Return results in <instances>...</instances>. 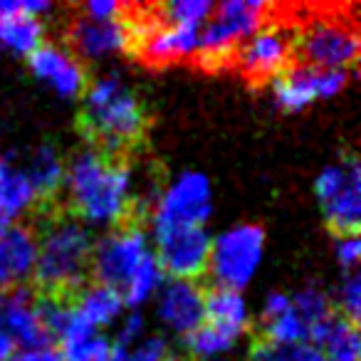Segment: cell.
Returning a JSON list of instances; mask_svg holds the SVG:
<instances>
[{"label": "cell", "instance_id": "17", "mask_svg": "<svg viewBox=\"0 0 361 361\" xmlns=\"http://www.w3.org/2000/svg\"><path fill=\"white\" fill-rule=\"evenodd\" d=\"M3 319L16 349H40V346H55L45 334L37 317L35 290L30 287H16L3 295Z\"/></svg>", "mask_w": 361, "mask_h": 361}, {"label": "cell", "instance_id": "9", "mask_svg": "<svg viewBox=\"0 0 361 361\" xmlns=\"http://www.w3.org/2000/svg\"><path fill=\"white\" fill-rule=\"evenodd\" d=\"M213 213L211 180L201 171H183L156 193L151 226H206Z\"/></svg>", "mask_w": 361, "mask_h": 361}, {"label": "cell", "instance_id": "28", "mask_svg": "<svg viewBox=\"0 0 361 361\" xmlns=\"http://www.w3.org/2000/svg\"><path fill=\"white\" fill-rule=\"evenodd\" d=\"M169 359V341L161 334L146 331L144 336L134 341H111L109 361H166Z\"/></svg>", "mask_w": 361, "mask_h": 361}, {"label": "cell", "instance_id": "21", "mask_svg": "<svg viewBox=\"0 0 361 361\" xmlns=\"http://www.w3.org/2000/svg\"><path fill=\"white\" fill-rule=\"evenodd\" d=\"M20 159L23 166H25L27 178H30L32 188L37 193V201L45 203L57 198V193L65 186V169H67L62 156L52 146L42 144L30 149L27 154H20Z\"/></svg>", "mask_w": 361, "mask_h": 361}, {"label": "cell", "instance_id": "4", "mask_svg": "<svg viewBox=\"0 0 361 361\" xmlns=\"http://www.w3.org/2000/svg\"><path fill=\"white\" fill-rule=\"evenodd\" d=\"M272 13L270 3L262 0H226L216 6L213 16L201 27L198 37V60L203 65H223L231 62L235 50L262 25Z\"/></svg>", "mask_w": 361, "mask_h": 361}, {"label": "cell", "instance_id": "6", "mask_svg": "<svg viewBox=\"0 0 361 361\" xmlns=\"http://www.w3.org/2000/svg\"><path fill=\"white\" fill-rule=\"evenodd\" d=\"M292 57L302 67L351 72L359 60V30L344 18H314L292 40Z\"/></svg>", "mask_w": 361, "mask_h": 361}, {"label": "cell", "instance_id": "33", "mask_svg": "<svg viewBox=\"0 0 361 361\" xmlns=\"http://www.w3.org/2000/svg\"><path fill=\"white\" fill-rule=\"evenodd\" d=\"M339 314L359 324L361 317V277L359 272H346L339 285Z\"/></svg>", "mask_w": 361, "mask_h": 361}, {"label": "cell", "instance_id": "31", "mask_svg": "<svg viewBox=\"0 0 361 361\" xmlns=\"http://www.w3.org/2000/svg\"><path fill=\"white\" fill-rule=\"evenodd\" d=\"M60 361H109L111 356V339L104 334L77 336V339L60 341Z\"/></svg>", "mask_w": 361, "mask_h": 361}, {"label": "cell", "instance_id": "13", "mask_svg": "<svg viewBox=\"0 0 361 361\" xmlns=\"http://www.w3.org/2000/svg\"><path fill=\"white\" fill-rule=\"evenodd\" d=\"M154 300L161 324L178 336H188L206 322V290L198 280H166Z\"/></svg>", "mask_w": 361, "mask_h": 361}, {"label": "cell", "instance_id": "27", "mask_svg": "<svg viewBox=\"0 0 361 361\" xmlns=\"http://www.w3.org/2000/svg\"><path fill=\"white\" fill-rule=\"evenodd\" d=\"M262 341L275 344V346L310 344V326H307V322L290 307L285 314L262 322Z\"/></svg>", "mask_w": 361, "mask_h": 361}, {"label": "cell", "instance_id": "40", "mask_svg": "<svg viewBox=\"0 0 361 361\" xmlns=\"http://www.w3.org/2000/svg\"><path fill=\"white\" fill-rule=\"evenodd\" d=\"M166 361H178V359H173V356H169V359H166Z\"/></svg>", "mask_w": 361, "mask_h": 361}, {"label": "cell", "instance_id": "22", "mask_svg": "<svg viewBox=\"0 0 361 361\" xmlns=\"http://www.w3.org/2000/svg\"><path fill=\"white\" fill-rule=\"evenodd\" d=\"M250 307L243 292L223 290V287H213L206 292V324H213L240 339L250 329Z\"/></svg>", "mask_w": 361, "mask_h": 361}, {"label": "cell", "instance_id": "19", "mask_svg": "<svg viewBox=\"0 0 361 361\" xmlns=\"http://www.w3.org/2000/svg\"><path fill=\"white\" fill-rule=\"evenodd\" d=\"M310 344L322 351L326 361H361V336L359 326L334 312L312 326Z\"/></svg>", "mask_w": 361, "mask_h": 361}, {"label": "cell", "instance_id": "3", "mask_svg": "<svg viewBox=\"0 0 361 361\" xmlns=\"http://www.w3.org/2000/svg\"><path fill=\"white\" fill-rule=\"evenodd\" d=\"M92 231L75 216L47 218L37 238V260L32 270L35 292L57 297H75L90 277Z\"/></svg>", "mask_w": 361, "mask_h": 361}, {"label": "cell", "instance_id": "14", "mask_svg": "<svg viewBox=\"0 0 361 361\" xmlns=\"http://www.w3.org/2000/svg\"><path fill=\"white\" fill-rule=\"evenodd\" d=\"M30 72L37 82L50 87L62 99H77L85 94L90 77L87 70L67 47L55 45V42H42L30 57H27Z\"/></svg>", "mask_w": 361, "mask_h": 361}, {"label": "cell", "instance_id": "7", "mask_svg": "<svg viewBox=\"0 0 361 361\" xmlns=\"http://www.w3.org/2000/svg\"><path fill=\"white\" fill-rule=\"evenodd\" d=\"M149 252L151 247L146 231L139 226V221H126L111 228L102 240L94 243L90 275L99 285L114 287L116 292H121Z\"/></svg>", "mask_w": 361, "mask_h": 361}, {"label": "cell", "instance_id": "24", "mask_svg": "<svg viewBox=\"0 0 361 361\" xmlns=\"http://www.w3.org/2000/svg\"><path fill=\"white\" fill-rule=\"evenodd\" d=\"M45 40V25L37 18L13 16L0 20V45L8 52L20 57H30Z\"/></svg>", "mask_w": 361, "mask_h": 361}, {"label": "cell", "instance_id": "5", "mask_svg": "<svg viewBox=\"0 0 361 361\" xmlns=\"http://www.w3.org/2000/svg\"><path fill=\"white\" fill-rule=\"evenodd\" d=\"M265 255V231L255 223H238L211 243L208 275L223 290L243 292L252 282Z\"/></svg>", "mask_w": 361, "mask_h": 361}, {"label": "cell", "instance_id": "26", "mask_svg": "<svg viewBox=\"0 0 361 361\" xmlns=\"http://www.w3.org/2000/svg\"><path fill=\"white\" fill-rule=\"evenodd\" d=\"M235 344L238 336L228 334V331L218 329L213 324H206V322L186 336V349L196 361H216L221 356L231 354Z\"/></svg>", "mask_w": 361, "mask_h": 361}, {"label": "cell", "instance_id": "29", "mask_svg": "<svg viewBox=\"0 0 361 361\" xmlns=\"http://www.w3.org/2000/svg\"><path fill=\"white\" fill-rule=\"evenodd\" d=\"M213 11H216V3L211 0H171L159 8V23L203 27L213 16Z\"/></svg>", "mask_w": 361, "mask_h": 361}, {"label": "cell", "instance_id": "23", "mask_svg": "<svg viewBox=\"0 0 361 361\" xmlns=\"http://www.w3.org/2000/svg\"><path fill=\"white\" fill-rule=\"evenodd\" d=\"M72 307H75L82 319H87L99 331L104 326H111L119 322L121 312H124V300H121V295L114 287L92 282V285H85L72 297Z\"/></svg>", "mask_w": 361, "mask_h": 361}, {"label": "cell", "instance_id": "20", "mask_svg": "<svg viewBox=\"0 0 361 361\" xmlns=\"http://www.w3.org/2000/svg\"><path fill=\"white\" fill-rule=\"evenodd\" d=\"M322 206L324 221L329 231L339 235H359V221H361V169L346 178V183L329 196Z\"/></svg>", "mask_w": 361, "mask_h": 361}, {"label": "cell", "instance_id": "15", "mask_svg": "<svg viewBox=\"0 0 361 361\" xmlns=\"http://www.w3.org/2000/svg\"><path fill=\"white\" fill-rule=\"evenodd\" d=\"M198 37L201 27L188 25H169V23L151 20L149 27L136 32V50L141 60L149 65L164 67L173 62H183L198 55Z\"/></svg>", "mask_w": 361, "mask_h": 361}, {"label": "cell", "instance_id": "1", "mask_svg": "<svg viewBox=\"0 0 361 361\" xmlns=\"http://www.w3.org/2000/svg\"><path fill=\"white\" fill-rule=\"evenodd\" d=\"M70 216L87 228H116L134 208V171L124 159L94 149L77 151L65 169Z\"/></svg>", "mask_w": 361, "mask_h": 361}, {"label": "cell", "instance_id": "10", "mask_svg": "<svg viewBox=\"0 0 361 361\" xmlns=\"http://www.w3.org/2000/svg\"><path fill=\"white\" fill-rule=\"evenodd\" d=\"M351 80V72L314 70V67H287L280 77L272 80L275 104L285 111H302L319 99L336 97Z\"/></svg>", "mask_w": 361, "mask_h": 361}, {"label": "cell", "instance_id": "16", "mask_svg": "<svg viewBox=\"0 0 361 361\" xmlns=\"http://www.w3.org/2000/svg\"><path fill=\"white\" fill-rule=\"evenodd\" d=\"M37 260V233L27 226H11L0 235V295L25 287Z\"/></svg>", "mask_w": 361, "mask_h": 361}, {"label": "cell", "instance_id": "12", "mask_svg": "<svg viewBox=\"0 0 361 361\" xmlns=\"http://www.w3.org/2000/svg\"><path fill=\"white\" fill-rule=\"evenodd\" d=\"M292 37L277 25H262L235 50L231 62L252 82L275 80L290 67Z\"/></svg>", "mask_w": 361, "mask_h": 361}, {"label": "cell", "instance_id": "18", "mask_svg": "<svg viewBox=\"0 0 361 361\" xmlns=\"http://www.w3.org/2000/svg\"><path fill=\"white\" fill-rule=\"evenodd\" d=\"M35 206H40V201L25 173L20 154L18 151L0 154V213L13 223Z\"/></svg>", "mask_w": 361, "mask_h": 361}, {"label": "cell", "instance_id": "38", "mask_svg": "<svg viewBox=\"0 0 361 361\" xmlns=\"http://www.w3.org/2000/svg\"><path fill=\"white\" fill-rule=\"evenodd\" d=\"M16 354V341L11 339L6 329V319H3V295H0V361H8Z\"/></svg>", "mask_w": 361, "mask_h": 361}, {"label": "cell", "instance_id": "39", "mask_svg": "<svg viewBox=\"0 0 361 361\" xmlns=\"http://www.w3.org/2000/svg\"><path fill=\"white\" fill-rule=\"evenodd\" d=\"M11 226H13V223L8 221V218L3 216V213H0V235H3V233H6V231H8V228H11Z\"/></svg>", "mask_w": 361, "mask_h": 361}, {"label": "cell", "instance_id": "36", "mask_svg": "<svg viewBox=\"0 0 361 361\" xmlns=\"http://www.w3.org/2000/svg\"><path fill=\"white\" fill-rule=\"evenodd\" d=\"M290 307H292V297H290V292L272 290L270 295L265 297V305H262V322L275 319V317L285 314V312L290 310Z\"/></svg>", "mask_w": 361, "mask_h": 361}, {"label": "cell", "instance_id": "8", "mask_svg": "<svg viewBox=\"0 0 361 361\" xmlns=\"http://www.w3.org/2000/svg\"><path fill=\"white\" fill-rule=\"evenodd\" d=\"M154 257L166 280H198L211 257V233L206 226H151Z\"/></svg>", "mask_w": 361, "mask_h": 361}, {"label": "cell", "instance_id": "25", "mask_svg": "<svg viewBox=\"0 0 361 361\" xmlns=\"http://www.w3.org/2000/svg\"><path fill=\"white\" fill-rule=\"evenodd\" d=\"M164 282H166L164 270H161L159 262H156L154 252H149V255L144 257V262L139 265V270L131 275V280L126 282L124 290L119 292L121 300H124V310L139 312V307H144L146 302H151L159 295Z\"/></svg>", "mask_w": 361, "mask_h": 361}, {"label": "cell", "instance_id": "37", "mask_svg": "<svg viewBox=\"0 0 361 361\" xmlns=\"http://www.w3.org/2000/svg\"><path fill=\"white\" fill-rule=\"evenodd\" d=\"M8 361H60L55 346H40V349H16Z\"/></svg>", "mask_w": 361, "mask_h": 361}, {"label": "cell", "instance_id": "2", "mask_svg": "<svg viewBox=\"0 0 361 361\" xmlns=\"http://www.w3.org/2000/svg\"><path fill=\"white\" fill-rule=\"evenodd\" d=\"M82 131L94 144V151L114 159H124V151H129L144 136V104L121 80V75L109 72L87 85Z\"/></svg>", "mask_w": 361, "mask_h": 361}, {"label": "cell", "instance_id": "11", "mask_svg": "<svg viewBox=\"0 0 361 361\" xmlns=\"http://www.w3.org/2000/svg\"><path fill=\"white\" fill-rule=\"evenodd\" d=\"M67 45H70L67 50L77 60L87 62H99L106 57L121 55V52L134 50L136 45L134 23L126 16L111 23H94L77 16L72 18L70 27H67Z\"/></svg>", "mask_w": 361, "mask_h": 361}, {"label": "cell", "instance_id": "35", "mask_svg": "<svg viewBox=\"0 0 361 361\" xmlns=\"http://www.w3.org/2000/svg\"><path fill=\"white\" fill-rule=\"evenodd\" d=\"M336 262L344 272H356V265L361 260V243L359 235H339L334 243Z\"/></svg>", "mask_w": 361, "mask_h": 361}, {"label": "cell", "instance_id": "30", "mask_svg": "<svg viewBox=\"0 0 361 361\" xmlns=\"http://www.w3.org/2000/svg\"><path fill=\"white\" fill-rule=\"evenodd\" d=\"M292 297V310L307 322V326H317L319 322H324L326 317L334 314V305H331V297L326 295L322 287L317 285H307L302 290H297Z\"/></svg>", "mask_w": 361, "mask_h": 361}, {"label": "cell", "instance_id": "34", "mask_svg": "<svg viewBox=\"0 0 361 361\" xmlns=\"http://www.w3.org/2000/svg\"><path fill=\"white\" fill-rule=\"evenodd\" d=\"M126 11H129V8L116 3V0H90V3H85V6L80 8V16L94 23H111V20L124 18Z\"/></svg>", "mask_w": 361, "mask_h": 361}, {"label": "cell", "instance_id": "32", "mask_svg": "<svg viewBox=\"0 0 361 361\" xmlns=\"http://www.w3.org/2000/svg\"><path fill=\"white\" fill-rule=\"evenodd\" d=\"M250 361H326V359L312 344L275 346V344H267V341H257L250 351Z\"/></svg>", "mask_w": 361, "mask_h": 361}]
</instances>
